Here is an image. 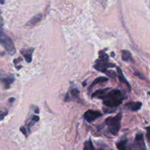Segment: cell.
Wrapping results in <instances>:
<instances>
[{
	"label": "cell",
	"mask_w": 150,
	"mask_h": 150,
	"mask_svg": "<svg viewBox=\"0 0 150 150\" xmlns=\"http://www.w3.org/2000/svg\"><path fill=\"white\" fill-rule=\"evenodd\" d=\"M39 117L38 116H33V118H32V121L34 122H38V121H39Z\"/></svg>",
	"instance_id": "7402d4cb"
},
{
	"label": "cell",
	"mask_w": 150,
	"mask_h": 150,
	"mask_svg": "<svg viewBox=\"0 0 150 150\" xmlns=\"http://www.w3.org/2000/svg\"><path fill=\"white\" fill-rule=\"evenodd\" d=\"M116 71H117V75L118 77H119V80L121 81V83H124L125 85H126V86L127 87V88L129 89V91H131V86L130 84L129 83V82L127 80V79L125 78V75H124L123 72H122V69L119 67V66H116Z\"/></svg>",
	"instance_id": "9c48e42d"
},
{
	"label": "cell",
	"mask_w": 150,
	"mask_h": 150,
	"mask_svg": "<svg viewBox=\"0 0 150 150\" xmlns=\"http://www.w3.org/2000/svg\"><path fill=\"white\" fill-rule=\"evenodd\" d=\"M146 138L147 140H148L149 143H150V127H148L146 128Z\"/></svg>",
	"instance_id": "ffe728a7"
},
{
	"label": "cell",
	"mask_w": 150,
	"mask_h": 150,
	"mask_svg": "<svg viewBox=\"0 0 150 150\" xmlns=\"http://www.w3.org/2000/svg\"><path fill=\"white\" fill-rule=\"evenodd\" d=\"M116 146L119 150H131V146L129 145L127 138H124L116 143Z\"/></svg>",
	"instance_id": "30bf717a"
},
{
	"label": "cell",
	"mask_w": 150,
	"mask_h": 150,
	"mask_svg": "<svg viewBox=\"0 0 150 150\" xmlns=\"http://www.w3.org/2000/svg\"><path fill=\"white\" fill-rule=\"evenodd\" d=\"M141 106H142V103L139 102H129V103L126 104V105H125L126 108H129L132 111H138V110L141 109Z\"/></svg>",
	"instance_id": "7c38bea8"
},
{
	"label": "cell",
	"mask_w": 150,
	"mask_h": 150,
	"mask_svg": "<svg viewBox=\"0 0 150 150\" xmlns=\"http://www.w3.org/2000/svg\"><path fill=\"white\" fill-rule=\"evenodd\" d=\"M15 77L11 74H7L3 71L0 70V84L5 89H9L11 85L13 83Z\"/></svg>",
	"instance_id": "5b68a950"
},
{
	"label": "cell",
	"mask_w": 150,
	"mask_h": 150,
	"mask_svg": "<svg viewBox=\"0 0 150 150\" xmlns=\"http://www.w3.org/2000/svg\"><path fill=\"white\" fill-rule=\"evenodd\" d=\"M14 101H15V99H14V98H11V99H9V102H11V103H12L13 102H14Z\"/></svg>",
	"instance_id": "603a6c76"
},
{
	"label": "cell",
	"mask_w": 150,
	"mask_h": 150,
	"mask_svg": "<svg viewBox=\"0 0 150 150\" xmlns=\"http://www.w3.org/2000/svg\"><path fill=\"white\" fill-rule=\"evenodd\" d=\"M122 119V112H119L114 117H108L105 119V124L109 128L112 135H117L121 129V121Z\"/></svg>",
	"instance_id": "277c9868"
},
{
	"label": "cell",
	"mask_w": 150,
	"mask_h": 150,
	"mask_svg": "<svg viewBox=\"0 0 150 150\" xmlns=\"http://www.w3.org/2000/svg\"><path fill=\"white\" fill-rule=\"evenodd\" d=\"M99 150H107V149H100Z\"/></svg>",
	"instance_id": "d4e9b609"
},
{
	"label": "cell",
	"mask_w": 150,
	"mask_h": 150,
	"mask_svg": "<svg viewBox=\"0 0 150 150\" xmlns=\"http://www.w3.org/2000/svg\"><path fill=\"white\" fill-rule=\"evenodd\" d=\"M34 52L33 48H28V49H23L21 50V54H22L23 57H24L27 63H30L32 62L33 60V54Z\"/></svg>",
	"instance_id": "ba28073f"
},
{
	"label": "cell",
	"mask_w": 150,
	"mask_h": 150,
	"mask_svg": "<svg viewBox=\"0 0 150 150\" xmlns=\"http://www.w3.org/2000/svg\"><path fill=\"white\" fill-rule=\"evenodd\" d=\"M7 115H8V111L6 110H0V121L3 120Z\"/></svg>",
	"instance_id": "d6986e66"
},
{
	"label": "cell",
	"mask_w": 150,
	"mask_h": 150,
	"mask_svg": "<svg viewBox=\"0 0 150 150\" xmlns=\"http://www.w3.org/2000/svg\"><path fill=\"white\" fill-rule=\"evenodd\" d=\"M43 15L41 13H38L37 15H35V16H33L30 21H27V23L26 24L27 26H30V27H33V26L36 25L38 23H39L40 21L42 19Z\"/></svg>",
	"instance_id": "8fae6325"
},
{
	"label": "cell",
	"mask_w": 150,
	"mask_h": 150,
	"mask_svg": "<svg viewBox=\"0 0 150 150\" xmlns=\"http://www.w3.org/2000/svg\"><path fill=\"white\" fill-rule=\"evenodd\" d=\"M107 75H108V77H110V78L112 79H115L116 77V75H117V74L116 73V72L112 70H108L105 71V73Z\"/></svg>",
	"instance_id": "ac0fdd59"
},
{
	"label": "cell",
	"mask_w": 150,
	"mask_h": 150,
	"mask_svg": "<svg viewBox=\"0 0 150 150\" xmlns=\"http://www.w3.org/2000/svg\"><path fill=\"white\" fill-rule=\"evenodd\" d=\"M112 67H115V65L110 62L108 54L103 51L99 52V58L95 61L93 68L99 71L105 73V71L108 70V69Z\"/></svg>",
	"instance_id": "7a4b0ae2"
},
{
	"label": "cell",
	"mask_w": 150,
	"mask_h": 150,
	"mask_svg": "<svg viewBox=\"0 0 150 150\" xmlns=\"http://www.w3.org/2000/svg\"><path fill=\"white\" fill-rule=\"evenodd\" d=\"M122 59L125 62H133L132 56L131 53L127 50H122Z\"/></svg>",
	"instance_id": "4fadbf2b"
},
{
	"label": "cell",
	"mask_w": 150,
	"mask_h": 150,
	"mask_svg": "<svg viewBox=\"0 0 150 150\" xmlns=\"http://www.w3.org/2000/svg\"><path fill=\"white\" fill-rule=\"evenodd\" d=\"M131 150H147L142 133L137 134L133 144L131 146Z\"/></svg>",
	"instance_id": "8992f818"
},
{
	"label": "cell",
	"mask_w": 150,
	"mask_h": 150,
	"mask_svg": "<svg viewBox=\"0 0 150 150\" xmlns=\"http://www.w3.org/2000/svg\"><path fill=\"white\" fill-rule=\"evenodd\" d=\"M102 116V114L100 112L96 110H88V111H86L84 114V119H86L87 122H92L93 121H95L96 119H97L98 118L101 117Z\"/></svg>",
	"instance_id": "52a82bcc"
},
{
	"label": "cell",
	"mask_w": 150,
	"mask_h": 150,
	"mask_svg": "<svg viewBox=\"0 0 150 150\" xmlns=\"http://www.w3.org/2000/svg\"><path fill=\"white\" fill-rule=\"evenodd\" d=\"M97 98L102 99L104 105L110 108H117L122 105L123 102L122 93L119 89H110Z\"/></svg>",
	"instance_id": "6da1fadb"
},
{
	"label": "cell",
	"mask_w": 150,
	"mask_h": 150,
	"mask_svg": "<svg viewBox=\"0 0 150 150\" xmlns=\"http://www.w3.org/2000/svg\"><path fill=\"white\" fill-rule=\"evenodd\" d=\"M108 80V79L105 77H97L96 79H95L93 81V83H91V85L89 87V91H91V88H93V86H95L96 84H98V83H105V82H107Z\"/></svg>",
	"instance_id": "5bb4252c"
},
{
	"label": "cell",
	"mask_w": 150,
	"mask_h": 150,
	"mask_svg": "<svg viewBox=\"0 0 150 150\" xmlns=\"http://www.w3.org/2000/svg\"><path fill=\"white\" fill-rule=\"evenodd\" d=\"M5 0H0V4H2V5H4L5 4Z\"/></svg>",
	"instance_id": "cb8c5ba5"
},
{
	"label": "cell",
	"mask_w": 150,
	"mask_h": 150,
	"mask_svg": "<svg viewBox=\"0 0 150 150\" xmlns=\"http://www.w3.org/2000/svg\"><path fill=\"white\" fill-rule=\"evenodd\" d=\"M83 150H96L94 148L93 143L91 140H88V141H86L84 144V149Z\"/></svg>",
	"instance_id": "2e32d148"
},
{
	"label": "cell",
	"mask_w": 150,
	"mask_h": 150,
	"mask_svg": "<svg viewBox=\"0 0 150 150\" xmlns=\"http://www.w3.org/2000/svg\"><path fill=\"white\" fill-rule=\"evenodd\" d=\"M20 130H21V132H22V133L24 134L25 136H27V131L26 130V129H25V127H21V128H20Z\"/></svg>",
	"instance_id": "44dd1931"
},
{
	"label": "cell",
	"mask_w": 150,
	"mask_h": 150,
	"mask_svg": "<svg viewBox=\"0 0 150 150\" xmlns=\"http://www.w3.org/2000/svg\"><path fill=\"white\" fill-rule=\"evenodd\" d=\"M0 44L6 50L7 52L11 55H13L16 53V48L12 39L5 34L2 28V24L0 21Z\"/></svg>",
	"instance_id": "3957f363"
},
{
	"label": "cell",
	"mask_w": 150,
	"mask_h": 150,
	"mask_svg": "<svg viewBox=\"0 0 150 150\" xmlns=\"http://www.w3.org/2000/svg\"><path fill=\"white\" fill-rule=\"evenodd\" d=\"M68 95H71L73 98H77L78 97L79 94H80V91L77 88H74L71 89L70 92L67 93Z\"/></svg>",
	"instance_id": "e0dca14e"
},
{
	"label": "cell",
	"mask_w": 150,
	"mask_h": 150,
	"mask_svg": "<svg viewBox=\"0 0 150 150\" xmlns=\"http://www.w3.org/2000/svg\"><path fill=\"white\" fill-rule=\"evenodd\" d=\"M110 88H107L99 89V90L96 91H95L94 93H92L91 97L92 98H93V97H99V96H101V95L104 94V93H105V92L108 91L110 90Z\"/></svg>",
	"instance_id": "9a60e30c"
},
{
	"label": "cell",
	"mask_w": 150,
	"mask_h": 150,
	"mask_svg": "<svg viewBox=\"0 0 150 150\" xmlns=\"http://www.w3.org/2000/svg\"><path fill=\"white\" fill-rule=\"evenodd\" d=\"M149 8H150V5H149Z\"/></svg>",
	"instance_id": "484cf974"
}]
</instances>
